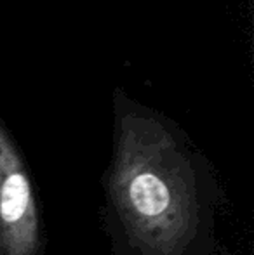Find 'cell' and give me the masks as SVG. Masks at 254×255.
Instances as JSON below:
<instances>
[{
  "mask_svg": "<svg viewBox=\"0 0 254 255\" xmlns=\"http://www.w3.org/2000/svg\"><path fill=\"white\" fill-rule=\"evenodd\" d=\"M108 189L131 243L145 255H181L195 238L199 198L190 153L160 113L113 91Z\"/></svg>",
  "mask_w": 254,
  "mask_h": 255,
  "instance_id": "1",
  "label": "cell"
},
{
  "mask_svg": "<svg viewBox=\"0 0 254 255\" xmlns=\"http://www.w3.org/2000/svg\"><path fill=\"white\" fill-rule=\"evenodd\" d=\"M40 224L28 170L0 120V255H37Z\"/></svg>",
  "mask_w": 254,
  "mask_h": 255,
  "instance_id": "2",
  "label": "cell"
}]
</instances>
